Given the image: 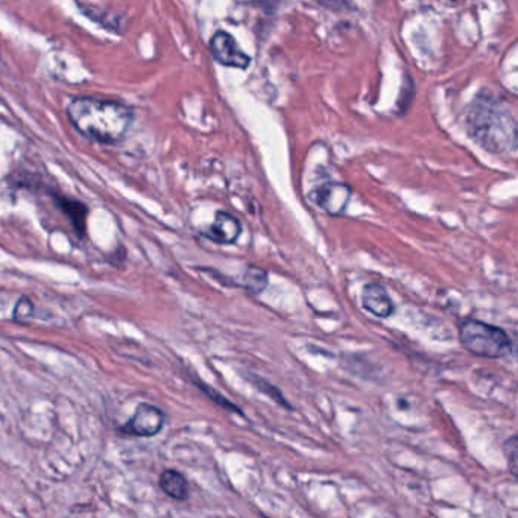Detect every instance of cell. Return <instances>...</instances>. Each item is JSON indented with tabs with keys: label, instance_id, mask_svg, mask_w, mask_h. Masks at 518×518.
<instances>
[{
	"label": "cell",
	"instance_id": "cell-12",
	"mask_svg": "<svg viewBox=\"0 0 518 518\" xmlns=\"http://www.w3.org/2000/svg\"><path fill=\"white\" fill-rule=\"evenodd\" d=\"M503 454L508 463V470L518 481V435L504 441Z\"/></svg>",
	"mask_w": 518,
	"mask_h": 518
},
{
	"label": "cell",
	"instance_id": "cell-2",
	"mask_svg": "<svg viewBox=\"0 0 518 518\" xmlns=\"http://www.w3.org/2000/svg\"><path fill=\"white\" fill-rule=\"evenodd\" d=\"M468 135L482 148L493 154L518 149V124L494 102L477 99L467 115Z\"/></svg>",
	"mask_w": 518,
	"mask_h": 518
},
{
	"label": "cell",
	"instance_id": "cell-1",
	"mask_svg": "<svg viewBox=\"0 0 518 518\" xmlns=\"http://www.w3.org/2000/svg\"><path fill=\"white\" fill-rule=\"evenodd\" d=\"M67 117L75 130L104 144H119L130 131L134 115L121 102L75 97L67 105Z\"/></svg>",
	"mask_w": 518,
	"mask_h": 518
},
{
	"label": "cell",
	"instance_id": "cell-11",
	"mask_svg": "<svg viewBox=\"0 0 518 518\" xmlns=\"http://www.w3.org/2000/svg\"><path fill=\"white\" fill-rule=\"evenodd\" d=\"M269 275L264 268L255 264H246L244 271V287L253 295H259L268 286Z\"/></svg>",
	"mask_w": 518,
	"mask_h": 518
},
{
	"label": "cell",
	"instance_id": "cell-15",
	"mask_svg": "<svg viewBox=\"0 0 518 518\" xmlns=\"http://www.w3.org/2000/svg\"><path fill=\"white\" fill-rule=\"evenodd\" d=\"M254 382L255 386L262 391L264 393H268V397L273 398L274 402H277L278 404H282V406L287 407V409H291V404L283 398L282 391H278L275 386L273 384H268V382H264V380L259 379V377H255L253 379Z\"/></svg>",
	"mask_w": 518,
	"mask_h": 518
},
{
	"label": "cell",
	"instance_id": "cell-8",
	"mask_svg": "<svg viewBox=\"0 0 518 518\" xmlns=\"http://www.w3.org/2000/svg\"><path fill=\"white\" fill-rule=\"evenodd\" d=\"M362 307L377 318H389L393 315V305L388 291L380 283H368L362 289Z\"/></svg>",
	"mask_w": 518,
	"mask_h": 518
},
{
	"label": "cell",
	"instance_id": "cell-3",
	"mask_svg": "<svg viewBox=\"0 0 518 518\" xmlns=\"http://www.w3.org/2000/svg\"><path fill=\"white\" fill-rule=\"evenodd\" d=\"M459 341L468 353L485 359H500L513 350L508 334L483 321L465 320L458 329Z\"/></svg>",
	"mask_w": 518,
	"mask_h": 518
},
{
	"label": "cell",
	"instance_id": "cell-5",
	"mask_svg": "<svg viewBox=\"0 0 518 518\" xmlns=\"http://www.w3.org/2000/svg\"><path fill=\"white\" fill-rule=\"evenodd\" d=\"M352 198V187L344 183H325L314 190L312 199L325 214L341 216Z\"/></svg>",
	"mask_w": 518,
	"mask_h": 518
},
{
	"label": "cell",
	"instance_id": "cell-4",
	"mask_svg": "<svg viewBox=\"0 0 518 518\" xmlns=\"http://www.w3.org/2000/svg\"><path fill=\"white\" fill-rule=\"evenodd\" d=\"M164 423L166 415L160 407L154 406L151 403H140L135 407L133 417L119 429V432L122 435L153 438L162 432Z\"/></svg>",
	"mask_w": 518,
	"mask_h": 518
},
{
	"label": "cell",
	"instance_id": "cell-10",
	"mask_svg": "<svg viewBox=\"0 0 518 518\" xmlns=\"http://www.w3.org/2000/svg\"><path fill=\"white\" fill-rule=\"evenodd\" d=\"M56 204L65 216L70 219V223L74 225L75 232L79 236H83L85 232V219H87V207L83 203H79L76 199L65 198V196H55Z\"/></svg>",
	"mask_w": 518,
	"mask_h": 518
},
{
	"label": "cell",
	"instance_id": "cell-13",
	"mask_svg": "<svg viewBox=\"0 0 518 518\" xmlns=\"http://www.w3.org/2000/svg\"><path fill=\"white\" fill-rule=\"evenodd\" d=\"M34 314L33 301L29 300L28 296H20L15 305V312H13V320L15 323H25V321L31 318Z\"/></svg>",
	"mask_w": 518,
	"mask_h": 518
},
{
	"label": "cell",
	"instance_id": "cell-14",
	"mask_svg": "<svg viewBox=\"0 0 518 518\" xmlns=\"http://www.w3.org/2000/svg\"><path fill=\"white\" fill-rule=\"evenodd\" d=\"M198 388L201 389L207 397H210V400H214L216 404H221L223 407H227L228 411L237 412L239 415H244V412H242L234 403L228 402L223 393H216L214 388H210L209 384H201V382H199Z\"/></svg>",
	"mask_w": 518,
	"mask_h": 518
},
{
	"label": "cell",
	"instance_id": "cell-6",
	"mask_svg": "<svg viewBox=\"0 0 518 518\" xmlns=\"http://www.w3.org/2000/svg\"><path fill=\"white\" fill-rule=\"evenodd\" d=\"M210 51L214 60L221 65L236 67V69H246L250 65L251 58L242 51L234 37L225 31H218L210 40Z\"/></svg>",
	"mask_w": 518,
	"mask_h": 518
},
{
	"label": "cell",
	"instance_id": "cell-9",
	"mask_svg": "<svg viewBox=\"0 0 518 518\" xmlns=\"http://www.w3.org/2000/svg\"><path fill=\"white\" fill-rule=\"evenodd\" d=\"M158 485H160V490L171 499L178 500V502L189 499V482L184 474H181L176 470H164L158 477Z\"/></svg>",
	"mask_w": 518,
	"mask_h": 518
},
{
	"label": "cell",
	"instance_id": "cell-7",
	"mask_svg": "<svg viewBox=\"0 0 518 518\" xmlns=\"http://www.w3.org/2000/svg\"><path fill=\"white\" fill-rule=\"evenodd\" d=\"M241 233L242 225L236 216L228 212H218L214 224L203 234L219 245H232L241 236Z\"/></svg>",
	"mask_w": 518,
	"mask_h": 518
}]
</instances>
